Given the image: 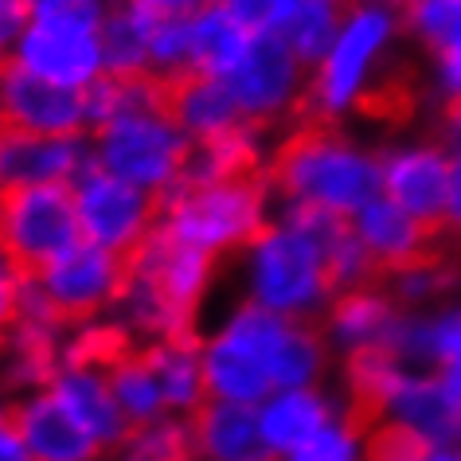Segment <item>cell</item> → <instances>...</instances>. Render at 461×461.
I'll list each match as a JSON object with an SVG mask.
<instances>
[{
    "label": "cell",
    "instance_id": "obj_8",
    "mask_svg": "<svg viewBox=\"0 0 461 461\" xmlns=\"http://www.w3.org/2000/svg\"><path fill=\"white\" fill-rule=\"evenodd\" d=\"M0 118L32 133L48 137H83L86 102L83 90L43 83L20 67L13 55H0Z\"/></svg>",
    "mask_w": 461,
    "mask_h": 461
},
{
    "label": "cell",
    "instance_id": "obj_25",
    "mask_svg": "<svg viewBox=\"0 0 461 461\" xmlns=\"http://www.w3.org/2000/svg\"><path fill=\"white\" fill-rule=\"evenodd\" d=\"M106 384H110L113 399H118V407H122V414H125V422H130L133 434L141 430V426H149V422H160L165 399H160V387H157L153 372H149L141 348H137L125 364L113 367V372L106 375Z\"/></svg>",
    "mask_w": 461,
    "mask_h": 461
},
{
    "label": "cell",
    "instance_id": "obj_3",
    "mask_svg": "<svg viewBox=\"0 0 461 461\" xmlns=\"http://www.w3.org/2000/svg\"><path fill=\"white\" fill-rule=\"evenodd\" d=\"M270 195V180L243 176V180H223L207 184L192 192H157L160 219L176 230L188 247L207 250V255H223L255 243L262 235V207Z\"/></svg>",
    "mask_w": 461,
    "mask_h": 461
},
{
    "label": "cell",
    "instance_id": "obj_20",
    "mask_svg": "<svg viewBox=\"0 0 461 461\" xmlns=\"http://www.w3.org/2000/svg\"><path fill=\"white\" fill-rule=\"evenodd\" d=\"M250 40L255 36H250L219 0H212V5L192 16V67L203 75L227 78L243 63Z\"/></svg>",
    "mask_w": 461,
    "mask_h": 461
},
{
    "label": "cell",
    "instance_id": "obj_12",
    "mask_svg": "<svg viewBox=\"0 0 461 461\" xmlns=\"http://www.w3.org/2000/svg\"><path fill=\"white\" fill-rule=\"evenodd\" d=\"M5 422L20 434V442L28 446V454L36 461H90L102 449L98 438L90 434L51 391L40 399L8 407Z\"/></svg>",
    "mask_w": 461,
    "mask_h": 461
},
{
    "label": "cell",
    "instance_id": "obj_18",
    "mask_svg": "<svg viewBox=\"0 0 461 461\" xmlns=\"http://www.w3.org/2000/svg\"><path fill=\"white\" fill-rule=\"evenodd\" d=\"M391 414H395V422H407L422 438H430L434 446L457 438V422H461V407L446 391L442 375L430 379V375L402 372L395 384V395H391Z\"/></svg>",
    "mask_w": 461,
    "mask_h": 461
},
{
    "label": "cell",
    "instance_id": "obj_19",
    "mask_svg": "<svg viewBox=\"0 0 461 461\" xmlns=\"http://www.w3.org/2000/svg\"><path fill=\"white\" fill-rule=\"evenodd\" d=\"M399 325V313L384 290H344L329 302V332L344 348H387L391 332Z\"/></svg>",
    "mask_w": 461,
    "mask_h": 461
},
{
    "label": "cell",
    "instance_id": "obj_2",
    "mask_svg": "<svg viewBox=\"0 0 461 461\" xmlns=\"http://www.w3.org/2000/svg\"><path fill=\"white\" fill-rule=\"evenodd\" d=\"M78 243L83 223L71 180L0 188V258L16 282H40Z\"/></svg>",
    "mask_w": 461,
    "mask_h": 461
},
{
    "label": "cell",
    "instance_id": "obj_33",
    "mask_svg": "<svg viewBox=\"0 0 461 461\" xmlns=\"http://www.w3.org/2000/svg\"><path fill=\"white\" fill-rule=\"evenodd\" d=\"M290 461H356L352 454V430L348 426H321L317 434H309L302 446L290 449Z\"/></svg>",
    "mask_w": 461,
    "mask_h": 461
},
{
    "label": "cell",
    "instance_id": "obj_36",
    "mask_svg": "<svg viewBox=\"0 0 461 461\" xmlns=\"http://www.w3.org/2000/svg\"><path fill=\"white\" fill-rule=\"evenodd\" d=\"M438 71H442L446 98H461V36L438 48Z\"/></svg>",
    "mask_w": 461,
    "mask_h": 461
},
{
    "label": "cell",
    "instance_id": "obj_32",
    "mask_svg": "<svg viewBox=\"0 0 461 461\" xmlns=\"http://www.w3.org/2000/svg\"><path fill=\"white\" fill-rule=\"evenodd\" d=\"M407 28L438 51L442 43L461 36V0H414L407 8Z\"/></svg>",
    "mask_w": 461,
    "mask_h": 461
},
{
    "label": "cell",
    "instance_id": "obj_4",
    "mask_svg": "<svg viewBox=\"0 0 461 461\" xmlns=\"http://www.w3.org/2000/svg\"><path fill=\"white\" fill-rule=\"evenodd\" d=\"M192 137L160 113H130L98 130L95 160L137 188H168L188 157Z\"/></svg>",
    "mask_w": 461,
    "mask_h": 461
},
{
    "label": "cell",
    "instance_id": "obj_43",
    "mask_svg": "<svg viewBox=\"0 0 461 461\" xmlns=\"http://www.w3.org/2000/svg\"><path fill=\"white\" fill-rule=\"evenodd\" d=\"M457 442H461V422H457Z\"/></svg>",
    "mask_w": 461,
    "mask_h": 461
},
{
    "label": "cell",
    "instance_id": "obj_30",
    "mask_svg": "<svg viewBox=\"0 0 461 461\" xmlns=\"http://www.w3.org/2000/svg\"><path fill=\"white\" fill-rule=\"evenodd\" d=\"M102 0H32V24L51 32H78L98 36L102 32Z\"/></svg>",
    "mask_w": 461,
    "mask_h": 461
},
{
    "label": "cell",
    "instance_id": "obj_21",
    "mask_svg": "<svg viewBox=\"0 0 461 461\" xmlns=\"http://www.w3.org/2000/svg\"><path fill=\"white\" fill-rule=\"evenodd\" d=\"M149 372H153L165 407L180 411H200V391H203V360H200V340H153L141 348Z\"/></svg>",
    "mask_w": 461,
    "mask_h": 461
},
{
    "label": "cell",
    "instance_id": "obj_5",
    "mask_svg": "<svg viewBox=\"0 0 461 461\" xmlns=\"http://www.w3.org/2000/svg\"><path fill=\"white\" fill-rule=\"evenodd\" d=\"M75 203H78V223H83L86 243L102 250H125L145 235L153 223H160V203L157 192L113 176L98 165L95 157L75 172Z\"/></svg>",
    "mask_w": 461,
    "mask_h": 461
},
{
    "label": "cell",
    "instance_id": "obj_1",
    "mask_svg": "<svg viewBox=\"0 0 461 461\" xmlns=\"http://www.w3.org/2000/svg\"><path fill=\"white\" fill-rule=\"evenodd\" d=\"M290 133L278 141L267 160V180L274 192L290 200L325 203L332 212H360L367 200L384 192L379 160L356 153L337 137V118H313V113L285 110Z\"/></svg>",
    "mask_w": 461,
    "mask_h": 461
},
{
    "label": "cell",
    "instance_id": "obj_26",
    "mask_svg": "<svg viewBox=\"0 0 461 461\" xmlns=\"http://www.w3.org/2000/svg\"><path fill=\"white\" fill-rule=\"evenodd\" d=\"M137 352L133 332L125 325H98V329H83L71 340V348L63 356V367H75V372H95L106 379L113 367L125 364Z\"/></svg>",
    "mask_w": 461,
    "mask_h": 461
},
{
    "label": "cell",
    "instance_id": "obj_11",
    "mask_svg": "<svg viewBox=\"0 0 461 461\" xmlns=\"http://www.w3.org/2000/svg\"><path fill=\"white\" fill-rule=\"evenodd\" d=\"M95 153H86L83 137H48L32 133L0 118V188H28V184H63Z\"/></svg>",
    "mask_w": 461,
    "mask_h": 461
},
{
    "label": "cell",
    "instance_id": "obj_41",
    "mask_svg": "<svg viewBox=\"0 0 461 461\" xmlns=\"http://www.w3.org/2000/svg\"><path fill=\"white\" fill-rule=\"evenodd\" d=\"M426 461H461V457H457V454H446V449H434V454L426 457Z\"/></svg>",
    "mask_w": 461,
    "mask_h": 461
},
{
    "label": "cell",
    "instance_id": "obj_10",
    "mask_svg": "<svg viewBox=\"0 0 461 461\" xmlns=\"http://www.w3.org/2000/svg\"><path fill=\"white\" fill-rule=\"evenodd\" d=\"M297 55L285 48V40L278 32H258L250 40V48L243 55V63L227 75V86L235 95L243 118L262 130L267 118H274L282 106H290L297 98L294 86H297Z\"/></svg>",
    "mask_w": 461,
    "mask_h": 461
},
{
    "label": "cell",
    "instance_id": "obj_6",
    "mask_svg": "<svg viewBox=\"0 0 461 461\" xmlns=\"http://www.w3.org/2000/svg\"><path fill=\"white\" fill-rule=\"evenodd\" d=\"M255 294L274 313H305L329 297L317 250L290 227H262L255 239Z\"/></svg>",
    "mask_w": 461,
    "mask_h": 461
},
{
    "label": "cell",
    "instance_id": "obj_22",
    "mask_svg": "<svg viewBox=\"0 0 461 461\" xmlns=\"http://www.w3.org/2000/svg\"><path fill=\"white\" fill-rule=\"evenodd\" d=\"M329 402L313 395V391L297 387V391H282L274 402L262 407V434L274 454H290L305 442L309 434H317L321 426H329Z\"/></svg>",
    "mask_w": 461,
    "mask_h": 461
},
{
    "label": "cell",
    "instance_id": "obj_38",
    "mask_svg": "<svg viewBox=\"0 0 461 461\" xmlns=\"http://www.w3.org/2000/svg\"><path fill=\"white\" fill-rule=\"evenodd\" d=\"M446 219L461 230V153L449 165V200H446Z\"/></svg>",
    "mask_w": 461,
    "mask_h": 461
},
{
    "label": "cell",
    "instance_id": "obj_15",
    "mask_svg": "<svg viewBox=\"0 0 461 461\" xmlns=\"http://www.w3.org/2000/svg\"><path fill=\"white\" fill-rule=\"evenodd\" d=\"M192 426L195 442L212 461H278L262 434V411L255 402H200Z\"/></svg>",
    "mask_w": 461,
    "mask_h": 461
},
{
    "label": "cell",
    "instance_id": "obj_29",
    "mask_svg": "<svg viewBox=\"0 0 461 461\" xmlns=\"http://www.w3.org/2000/svg\"><path fill=\"white\" fill-rule=\"evenodd\" d=\"M317 375H321V332L294 325L290 340L282 344L278 360H274V387L297 391V387L313 384Z\"/></svg>",
    "mask_w": 461,
    "mask_h": 461
},
{
    "label": "cell",
    "instance_id": "obj_27",
    "mask_svg": "<svg viewBox=\"0 0 461 461\" xmlns=\"http://www.w3.org/2000/svg\"><path fill=\"white\" fill-rule=\"evenodd\" d=\"M195 454H200L195 426L149 422L130 438V442H125V457L122 461H195Z\"/></svg>",
    "mask_w": 461,
    "mask_h": 461
},
{
    "label": "cell",
    "instance_id": "obj_39",
    "mask_svg": "<svg viewBox=\"0 0 461 461\" xmlns=\"http://www.w3.org/2000/svg\"><path fill=\"white\" fill-rule=\"evenodd\" d=\"M442 133L449 137V145L461 153V98H446V106H442Z\"/></svg>",
    "mask_w": 461,
    "mask_h": 461
},
{
    "label": "cell",
    "instance_id": "obj_7",
    "mask_svg": "<svg viewBox=\"0 0 461 461\" xmlns=\"http://www.w3.org/2000/svg\"><path fill=\"white\" fill-rule=\"evenodd\" d=\"M122 274H125L122 255L102 250V247H95V243H86L83 239L75 250H67V255L55 262L48 274H43L40 285L48 290L59 325L71 329V325L90 321L98 309L118 302Z\"/></svg>",
    "mask_w": 461,
    "mask_h": 461
},
{
    "label": "cell",
    "instance_id": "obj_34",
    "mask_svg": "<svg viewBox=\"0 0 461 461\" xmlns=\"http://www.w3.org/2000/svg\"><path fill=\"white\" fill-rule=\"evenodd\" d=\"M219 5H223L250 36H258V32H278V24L290 16L294 0H219Z\"/></svg>",
    "mask_w": 461,
    "mask_h": 461
},
{
    "label": "cell",
    "instance_id": "obj_28",
    "mask_svg": "<svg viewBox=\"0 0 461 461\" xmlns=\"http://www.w3.org/2000/svg\"><path fill=\"white\" fill-rule=\"evenodd\" d=\"M98 40L106 71H149V43L125 8H110V16L102 20Z\"/></svg>",
    "mask_w": 461,
    "mask_h": 461
},
{
    "label": "cell",
    "instance_id": "obj_37",
    "mask_svg": "<svg viewBox=\"0 0 461 461\" xmlns=\"http://www.w3.org/2000/svg\"><path fill=\"white\" fill-rule=\"evenodd\" d=\"M16 294H20V282L13 278L8 262L0 258V340H8V332L16 329Z\"/></svg>",
    "mask_w": 461,
    "mask_h": 461
},
{
    "label": "cell",
    "instance_id": "obj_9",
    "mask_svg": "<svg viewBox=\"0 0 461 461\" xmlns=\"http://www.w3.org/2000/svg\"><path fill=\"white\" fill-rule=\"evenodd\" d=\"M391 36V13L384 5H360L352 8V20L344 24L340 40L332 43L329 59L321 63V71L309 86V95L325 113L337 118L340 106H352V98L360 95L364 71L375 59V51L387 43Z\"/></svg>",
    "mask_w": 461,
    "mask_h": 461
},
{
    "label": "cell",
    "instance_id": "obj_14",
    "mask_svg": "<svg viewBox=\"0 0 461 461\" xmlns=\"http://www.w3.org/2000/svg\"><path fill=\"white\" fill-rule=\"evenodd\" d=\"M16 59L24 71L40 75L43 83L78 90L90 86L102 75V40L98 36H78V32H51L32 24L16 48Z\"/></svg>",
    "mask_w": 461,
    "mask_h": 461
},
{
    "label": "cell",
    "instance_id": "obj_16",
    "mask_svg": "<svg viewBox=\"0 0 461 461\" xmlns=\"http://www.w3.org/2000/svg\"><path fill=\"white\" fill-rule=\"evenodd\" d=\"M51 395L98 438V446H118V442L125 446L130 442L133 430H130V422H125L118 399H113V391H110V384L102 375L75 372V367H59V375H55V384H51Z\"/></svg>",
    "mask_w": 461,
    "mask_h": 461
},
{
    "label": "cell",
    "instance_id": "obj_13",
    "mask_svg": "<svg viewBox=\"0 0 461 461\" xmlns=\"http://www.w3.org/2000/svg\"><path fill=\"white\" fill-rule=\"evenodd\" d=\"M379 180L384 195L399 203L402 212L419 223L446 219L449 200V160L438 149H411V153H391L379 160Z\"/></svg>",
    "mask_w": 461,
    "mask_h": 461
},
{
    "label": "cell",
    "instance_id": "obj_23",
    "mask_svg": "<svg viewBox=\"0 0 461 461\" xmlns=\"http://www.w3.org/2000/svg\"><path fill=\"white\" fill-rule=\"evenodd\" d=\"M356 113H364L367 122H384V125H411L419 113V78L407 67L395 63L375 78L372 86H364L352 98Z\"/></svg>",
    "mask_w": 461,
    "mask_h": 461
},
{
    "label": "cell",
    "instance_id": "obj_24",
    "mask_svg": "<svg viewBox=\"0 0 461 461\" xmlns=\"http://www.w3.org/2000/svg\"><path fill=\"white\" fill-rule=\"evenodd\" d=\"M332 32H337V0H294L290 16L278 24V36L302 63L329 59Z\"/></svg>",
    "mask_w": 461,
    "mask_h": 461
},
{
    "label": "cell",
    "instance_id": "obj_17",
    "mask_svg": "<svg viewBox=\"0 0 461 461\" xmlns=\"http://www.w3.org/2000/svg\"><path fill=\"white\" fill-rule=\"evenodd\" d=\"M270 367L223 332L203 352V391L219 402H258L270 395Z\"/></svg>",
    "mask_w": 461,
    "mask_h": 461
},
{
    "label": "cell",
    "instance_id": "obj_31",
    "mask_svg": "<svg viewBox=\"0 0 461 461\" xmlns=\"http://www.w3.org/2000/svg\"><path fill=\"white\" fill-rule=\"evenodd\" d=\"M364 449L367 461H426L434 454V442L407 422H379L364 434Z\"/></svg>",
    "mask_w": 461,
    "mask_h": 461
},
{
    "label": "cell",
    "instance_id": "obj_42",
    "mask_svg": "<svg viewBox=\"0 0 461 461\" xmlns=\"http://www.w3.org/2000/svg\"><path fill=\"white\" fill-rule=\"evenodd\" d=\"M5 348H8V340H0V356H5Z\"/></svg>",
    "mask_w": 461,
    "mask_h": 461
},
{
    "label": "cell",
    "instance_id": "obj_35",
    "mask_svg": "<svg viewBox=\"0 0 461 461\" xmlns=\"http://www.w3.org/2000/svg\"><path fill=\"white\" fill-rule=\"evenodd\" d=\"M24 24H32V0H0V55L24 32Z\"/></svg>",
    "mask_w": 461,
    "mask_h": 461
},
{
    "label": "cell",
    "instance_id": "obj_40",
    "mask_svg": "<svg viewBox=\"0 0 461 461\" xmlns=\"http://www.w3.org/2000/svg\"><path fill=\"white\" fill-rule=\"evenodd\" d=\"M160 8H168V13H184V16H195L200 8H207L212 0H157Z\"/></svg>",
    "mask_w": 461,
    "mask_h": 461
}]
</instances>
